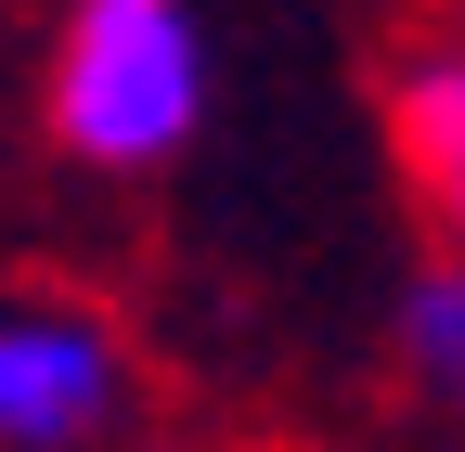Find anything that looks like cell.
Wrapping results in <instances>:
<instances>
[{"instance_id":"cell-3","label":"cell","mask_w":465,"mask_h":452,"mask_svg":"<svg viewBox=\"0 0 465 452\" xmlns=\"http://www.w3.org/2000/svg\"><path fill=\"white\" fill-rule=\"evenodd\" d=\"M388 155L440 220V246H465V39H414L388 65Z\"/></svg>"},{"instance_id":"cell-1","label":"cell","mask_w":465,"mask_h":452,"mask_svg":"<svg viewBox=\"0 0 465 452\" xmlns=\"http://www.w3.org/2000/svg\"><path fill=\"white\" fill-rule=\"evenodd\" d=\"M207 91H220V52L194 0H65L52 26V78H39V117L78 168L104 182H143L207 130Z\"/></svg>"},{"instance_id":"cell-4","label":"cell","mask_w":465,"mask_h":452,"mask_svg":"<svg viewBox=\"0 0 465 452\" xmlns=\"http://www.w3.org/2000/svg\"><path fill=\"white\" fill-rule=\"evenodd\" d=\"M388 349H401V375H414V401L465 414V246H440V259L401 271V298H388Z\"/></svg>"},{"instance_id":"cell-2","label":"cell","mask_w":465,"mask_h":452,"mask_svg":"<svg viewBox=\"0 0 465 452\" xmlns=\"http://www.w3.org/2000/svg\"><path fill=\"white\" fill-rule=\"evenodd\" d=\"M143 401V362L116 310L65 285H14L0 298V452H104Z\"/></svg>"}]
</instances>
